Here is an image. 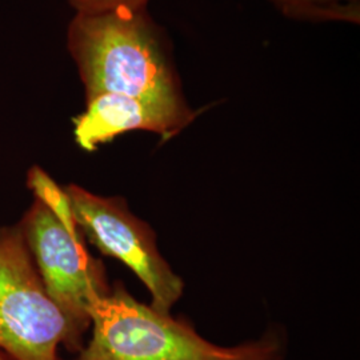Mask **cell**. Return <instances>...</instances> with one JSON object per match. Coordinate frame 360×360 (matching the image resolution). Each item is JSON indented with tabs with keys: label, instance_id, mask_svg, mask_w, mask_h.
<instances>
[{
	"label": "cell",
	"instance_id": "3",
	"mask_svg": "<svg viewBox=\"0 0 360 360\" xmlns=\"http://www.w3.org/2000/svg\"><path fill=\"white\" fill-rule=\"evenodd\" d=\"M79 342L44 288L20 223L0 226V349L8 359L58 360L62 343Z\"/></svg>",
	"mask_w": 360,
	"mask_h": 360
},
{
	"label": "cell",
	"instance_id": "6",
	"mask_svg": "<svg viewBox=\"0 0 360 360\" xmlns=\"http://www.w3.org/2000/svg\"><path fill=\"white\" fill-rule=\"evenodd\" d=\"M195 117V111L176 112L127 95L98 94L87 98L84 112L74 119V136L89 153L129 131H148L169 141Z\"/></svg>",
	"mask_w": 360,
	"mask_h": 360
},
{
	"label": "cell",
	"instance_id": "9",
	"mask_svg": "<svg viewBox=\"0 0 360 360\" xmlns=\"http://www.w3.org/2000/svg\"><path fill=\"white\" fill-rule=\"evenodd\" d=\"M77 13H102L116 10H142L148 0H70Z\"/></svg>",
	"mask_w": 360,
	"mask_h": 360
},
{
	"label": "cell",
	"instance_id": "2",
	"mask_svg": "<svg viewBox=\"0 0 360 360\" xmlns=\"http://www.w3.org/2000/svg\"><path fill=\"white\" fill-rule=\"evenodd\" d=\"M92 336L75 360H284L285 342L267 331L242 345L219 346L187 323L143 304L117 284L90 307Z\"/></svg>",
	"mask_w": 360,
	"mask_h": 360
},
{
	"label": "cell",
	"instance_id": "5",
	"mask_svg": "<svg viewBox=\"0 0 360 360\" xmlns=\"http://www.w3.org/2000/svg\"><path fill=\"white\" fill-rule=\"evenodd\" d=\"M20 226L47 294L80 339L90 326L91 304L110 292L102 264L89 254L82 232L68 229L38 200Z\"/></svg>",
	"mask_w": 360,
	"mask_h": 360
},
{
	"label": "cell",
	"instance_id": "1",
	"mask_svg": "<svg viewBox=\"0 0 360 360\" xmlns=\"http://www.w3.org/2000/svg\"><path fill=\"white\" fill-rule=\"evenodd\" d=\"M67 40L87 98L120 94L171 111L193 112L163 32L146 8L77 13Z\"/></svg>",
	"mask_w": 360,
	"mask_h": 360
},
{
	"label": "cell",
	"instance_id": "7",
	"mask_svg": "<svg viewBox=\"0 0 360 360\" xmlns=\"http://www.w3.org/2000/svg\"><path fill=\"white\" fill-rule=\"evenodd\" d=\"M290 18L309 22L359 23L360 0H271Z\"/></svg>",
	"mask_w": 360,
	"mask_h": 360
},
{
	"label": "cell",
	"instance_id": "8",
	"mask_svg": "<svg viewBox=\"0 0 360 360\" xmlns=\"http://www.w3.org/2000/svg\"><path fill=\"white\" fill-rule=\"evenodd\" d=\"M27 186L34 193L35 200L46 207L55 218L68 229L79 230L65 188H62L44 169L31 168L27 176Z\"/></svg>",
	"mask_w": 360,
	"mask_h": 360
},
{
	"label": "cell",
	"instance_id": "4",
	"mask_svg": "<svg viewBox=\"0 0 360 360\" xmlns=\"http://www.w3.org/2000/svg\"><path fill=\"white\" fill-rule=\"evenodd\" d=\"M80 232L104 255L132 271L151 295V307L169 314L184 291V283L162 257L153 229L136 218L119 198H105L70 184L65 187Z\"/></svg>",
	"mask_w": 360,
	"mask_h": 360
},
{
	"label": "cell",
	"instance_id": "10",
	"mask_svg": "<svg viewBox=\"0 0 360 360\" xmlns=\"http://www.w3.org/2000/svg\"><path fill=\"white\" fill-rule=\"evenodd\" d=\"M0 360H11V359H8V358H7V356H4V355H1V354H0Z\"/></svg>",
	"mask_w": 360,
	"mask_h": 360
}]
</instances>
